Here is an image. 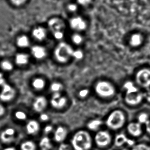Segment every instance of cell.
Returning a JSON list of instances; mask_svg holds the SVG:
<instances>
[{"instance_id": "45", "label": "cell", "mask_w": 150, "mask_h": 150, "mask_svg": "<svg viewBox=\"0 0 150 150\" xmlns=\"http://www.w3.org/2000/svg\"><path fill=\"white\" fill-rule=\"evenodd\" d=\"M145 126L146 132L150 136V120L145 124Z\"/></svg>"}, {"instance_id": "7", "label": "cell", "mask_w": 150, "mask_h": 150, "mask_svg": "<svg viewBox=\"0 0 150 150\" xmlns=\"http://www.w3.org/2000/svg\"><path fill=\"white\" fill-rule=\"evenodd\" d=\"M94 142L100 148L108 146L112 142V136L110 133L105 130L98 131L94 136Z\"/></svg>"}, {"instance_id": "32", "label": "cell", "mask_w": 150, "mask_h": 150, "mask_svg": "<svg viewBox=\"0 0 150 150\" xmlns=\"http://www.w3.org/2000/svg\"><path fill=\"white\" fill-rule=\"evenodd\" d=\"M149 120V115L145 113L140 114L137 117V122L142 125H145Z\"/></svg>"}, {"instance_id": "42", "label": "cell", "mask_w": 150, "mask_h": 150, "mask_svg": "<svg viewBox=\"0 0 150 150\" xmlns=\"http://www.w3.org/2000/svg\"><path fill=\"white\" fill-rule=\"evenodd\" d=\"M62 97L61 94L60 92L54 93L52 96V99H58Z\"/></svg>"}, {"instance_id": "10", "label": "cell", "mask_w": 150, "mask_h": 150, "mask_svg": "<svg viewBox=\"0 0 150 150\" xmlns=\"http://www.w3.org/2000/svg\"><path fill=\"white\" fill-rule=\"evenodd\" d=\"M136 143L134 139L129 138L123 133L118 134L115 138L114 144L117 147H122L125 144H127L132 148Z\"/></svg>"}, {"instance_id": "46", "label": "cell", "mask_w": 150, "mask_h": 150, "mask_svg": "<svg viewBox=\"0 0 150 150\" xmlns=\"http://www.w3.org/2000/svg\"><path fill=\"white\" fill-rule=\"evenodd\" d=\"M5 112V109L4 106L1 104H0V116L4 114Z\"/></svg>"}, {"instance_id": "20", "label": "cell", "mask_w": 150, "mask_h": 150, "mask_svg": "<svg viewBox=\"0 0 150 150\" xmlns=\"http://www.w3.org/2000/svg\"><path fill=\"white\" fill-rule=\"evenodd\" d=\"M143 38L142 34L139 33H135L132 34L129 39L130 45L134 47L139 46L142 44Z\"/></svg>"}, {"instance_id": "11", "label": "cell", "mask_w": 150, "mask_h": 150, "mask_svg": "<svg viewBox=\"0 0 150 150\" xmlns=\"http://www.w3.org/2000/svg\"><path fill=\"white\" fill-rule=\"evenodd\" d=\"M127 129L129 134L133 138H138L143 134L142 125L138 122L129 123Z\"/></svg>"}, {"instance_id": "8", "label": "cell", "mask_w": 150, "mask_h": 150, "mask_svg": "<svg viewBox=\"0 0 150 150\" xmlns=\"http://www.w3.org/2000/svg\"><path fill=\"white\" fill-rule=\"evenodd\" d=\"M48 29L52 33L54 32L64 31L66 27L65 21L59 17H53L48 19L47 23Z\"/></svg>"}, {"instance_id": "31", "label": "cell", "mask_w": 150, "mask_h": 150, "mask_svg": "<svg viewBox=\"0 0 150 150\" xmlns=\"http://www.w3.org/2000/svg\"><path fill=\"white\" fill-rule=\"evenodd\" d=\"M0 66L2 69L5 71H9L13 69V65L8 60L3 61L1 62Z\"/></svg>"}, {"instance_id": "43", "label": "cell", "mask_w": 150, "mask_h": 150, "mask_svg": "<svg viewBox=\"0 0 150 150\" xmlns=\"http://www.w3.org/2000/svg\"><path fill=\"white\" fill-rule=\"evenodd\" d=\"M5 79L2 74L0 73V86H2L5 83Z\"/></svg>"}, {"instance_id": "1", "label": "cell", "mask_w": 150, "mask_h": 150, "mask_svg": "<svg viewBox=\"0 0 150 150\" xmlns=\"http://www.w3.org/2000/svg\"><path fill=\"white\" fill-rule=\"evenodd\" d=\"M71 144L74 150H90L92 147V138L87 131L79 130L73 136Z\"/></svg>"}, {"instance_id": "35", "label": "cell", "mask_w": 150, "mask_h": 150, "mask_svg": "<svg viewBox=\"0 0 150 150\" xmlns=\"http://www.w3.org/2000/svg\"><path fill=\"white\" fill-rule=\"evenodd\" d=\"M72 57L76 59L80 60L83 57V53L80 50H74Z\"/></svg>"}, {"instance_id": "39", "label": "cell", "mask_w": 150, "mask_h": 150, "mask_svg": "<svg viewBox=\"0 0 150 150\" xmlns=\"http://www.w3.org/2000/svg\"><path fill=\"white\" fill-rule=\"evenodd\" d=\"M27 0H10L12 4L15 6H19L23 4Z\"/></svg>"}, {"instance_id": "22", "label": "cell", "mask_w": 150, "mask_h": 150, "mask_svg": "<svg viewBox=\"0 0 150 150\" xmlns=\"http://www.w3.org/2000/svg\"><path fill=\"white\" fill-rule=\"evenodd\" d=\"M15 61L16 63L19 66L26 65L29 62V56L25 53H18L16 55Z\"/></svg>"}, {"instance_id": "17", "label": "cell", "mask_w": 150, "mask_h": 150, "mask_svg": "<svg viewBox=\"0 0 150 150\" xmlns=\"http://www.w3.org/2000/svg\"><path fill=\"white\" fill-rule=\"evenodd\" d=\"M31 53L33 55L38 59H44L47 55V51L45 48L40 45H35L32 47Z\"/></svg>"}, {"instance_id": "37", "label": "cell", "mask_w": 150, "mask_h": 150, "mask_svg": "<svg viewBox=\"0 0 150 150\" xmlns=\"http://www.w3.org/2000/svg\"><path fill=\"white\" fill-rule=\"evenodd\" d=\"M58 150H72V147L69 144L62 143L59 146Z\"/></svg>"}, {"instance_id": "48", "label": "cell", "mask_w": 150, "mask_h": 150, "mask_svg": "<svg viewBox=\"0 0 150 150\" xmlns=\"http://www.w3.org/2000/svg\"><path fill=\"white\" fill-rule=\"evenodd\" d=\"M41 150H45V149H41Z\"/></svg>"}, {"instance_id": "36", "label": "cell", "mask_w": 150, "mask_h": 150, "mask_svg": "<svg viewBox=\"0 0 150 150\" xmlns=\"http://www.w3.org/2000/svg\"><path fill=\"white\" fill-rule=\"evenodd\" d=\"M52 33L54 38L58 40H61L65 36L64 31L54 32Z\"/></svg>"}, {"instance_id": "19", "label": "cell", "mask_w": 150, "mask_h": 150, "mask_svg": "<svg viewBox=\"0 0 150 150\" xmlns=\"http://www.w3.org/2000/svg\"><path fill=\"white\" fill-rule=\"evenodd\" d=\"M79 7L80 6L76 1H71L68 3L66 4L65 9L68 13L73 16L78 14V12L79 11Z\"/></svg>"}, {"instance_id": "14", "label": "cell", "mask_w": 150, "mask_h": 150, "mask_svg": "<svg viewBox=\"0 0 150 150\" xmlns=\"http://www.w3.org/2000/svg\"><path fill=\"white\" fill-rule=\"evenodd\" d=\"M47 105V100L45 97L40 96L36 98L33 104V109L37 112H41L46 108Z\"/></svg>"}, {"instance_id": "18", "label": "cell", "mask_w": 150, "mask_h": 150, "mask_svg": "<svg viewBox=\"0 0 150 150\" xmlns=\"http://www.w3.org/2000/svg\"><path fill=\"white\" fill-rule=\"evenodd\" d=\"M40 129V125L37 121H29L26 125V130L29 134L34 135L38 134Z\"/></svg>"}, {"instance_id": "47", "label": "cell", "mask_w": 150, "mask_h": 150, "mask_svg": "<svg viewBox=\"0 0 150 150\" xmlns=\"http://www.w3.org/2000/svg\"><path fill=\"white\" fill-rule=\"evenodd\" d=\"M3 150H17L15 148H13V147H7V148H5Z\"/></svg>"}, {"instance_id": "44", "label": "cell", "mask_w": 150, "mask_h": 150, "mask_svg": "<svg viewBox=\"0 0 150 150\" xmlns=\"http://www.w3.org/2000/svg\"><path fill=\"white\" fill-rule=\"evenodd\" d=\"M144 97L149 102H150V89L144 93Z\"/></svg>"}, {"instance_id": "25", "label": "cell", "mask_w": 150, "mask_h": 150, "mask_svg": "<svg viewBox=\"0 0 150 150\" xmlns=\"http://www.w3.org/2000/svg\"><path fill=\"white\" fill-rule=\"evenodd\" d=\"M39 146L42 149L50 150L52 148L51 140L47 137H45L40 140Z\"/></svg>"}, {"instance_id": "21", "label": "cell", "mask_w": 150, "mask_h": 150, "mask_svg": "<svg viewBox=\"0 0 150 150\" xmlns=\"http://www.w3.org/2000/svg\"><path fill=\"white\" fill-rule=\"evenodd\" d=\"M67 100L66 97L62 96L58 99H51V104L53 107L55 108H62L64 107L67 104Z\"/></svg>"}, {"instance_id": "6", "label": "cell", "mask_w": 150, "mask_h": 150, "mask_svg": "<svg viewBox=\"0 0 150 150\" xmlns=\"http://www.w3.org/2000/svg\"><path fill=\"white\" fill-rule=\"evenodd\" d=\"M68 23L69 27L76 32L80 33L85 30L88 26L86 19L78 14L71 16L69 19Z\"/></svg>"}, {"instance_id": "40", "label": "cell", "mask_w": 150, "mask_h": 150, "mask_svg": "<svg viewBox=\"0 0 150 150\" xmlns=\"http://www.w3.org/2000/svg\"><path fill=\"white\" fill-rule=\"evenodd\" d=\"M53 130V127L52 125H47L44 128V132L46 134H48L52 133Z\"/></svg>"}, {"instance_id": "38", "label": "cell", "mask_w": 150, "mask_h": 150, "mask_svg": "<svg viewBox=\"0 0 150 150\" xmlns=\"http://www.w3.org/2000/svg\"><path fill=\"white\" fill-rule=\"evenodd\" d=\"M89 94V91L87 89H83L80 90L79 92V95L81 98H85Z\"/></svg>"}, {"instance_id": "27", "label": "cell", "mask_w": 150, "mask_h": 150, "mask_svg": "<svg viewBox=\"0 0 150 150\" xmlns=\"http://www.w3.org/2000/svg\"><path fill=\"white\" fill-rule=\"evenodd\" d=\"M20 149L21 150H37V146L34 142L26 141L22 143Z\"/></svg>"}, {"instance_id": "34", "label": "cell", "mask_w": 150, "mask_h": 150, "mask_svg": "<svg viewBox=\"0 0 150 150\" xmlns=\"http://www.w3.org/2000/svg\"><path fill=\"white\" fill-rule=\"evenodd\" d=\"M15 116L16 119L20 120H24L27 118V115L25 113L21 111H17L15 113Z\"/></svg>"}, {"instance_id": "16", "label": "cell", "mask_w": 150, "mask_h": 150, "mask_svg": "<svg viewBox=\"0 0 150 150\" xmlns=\"http://www.w3.org/2000/svg\"><path fill=\"white\" fill-rule=\"evenodd\" d=\"M68 133L66 128L62 126H59L54 131V139L56 142L62 143L67 138Z\"/></svg>"}, {"instance_id": "41", "label": "cell", "mask_w": 150, "mask_h": 150, "mask_svg": "<svg viewBox=\"0 0 150 150\" xmlns=\"http://www.w3.org/2000/svg\"><path fill=\"white\" fill-rule=\"evenodd\" d=\"M40 119L41 120V121L43 122H46L49 120V115L46 113L41 114L40 116Z\"/></svg>"}, {"instance_id": "5", "label": "cell", "mask_w": 150, "mask_h": 150, "mask_svg": "<svg viewBox=\"0 0 150 150\" xmlns=\"http://www.w3.org/2000/svg\"><path fill=\"white\" fill-rule=\"evenodd\" d=\"M94 90L99 96L104 98L112 97L115 93V88L112 84L106 80H100L97 82Z\"/></svg>"}, {"instance_id": "23", "label": "cell", "mask_w": 150, "mask_h": 150, "mask_svg": "<svg viewBox=\"0 0 150 150\" xmlns=\"http://www.w3.org/2000/svg\"><path fill=\"white\" fill-rule=\"evenodd\" d=\"M32 84L33 87L34 89L38 91H40L45 88L46 82L44 79L38 77L33 79Z\"/></svg>"}, {"instance_id": "28", "label": "cell", "mask_w": 150, "mask_h": 150, "mask_svg": "<svg viewBox=\"0 0 150 150\" xmlns=\"http://www.w3.org/2000/svg\"><path fill=\"white\" fill-rule=\"evenodd\" d=\"M71 40L76 45H80L83 40V37L80 33L75 32L71 35Z\"/></svg>"}, {"instance_id": "12", "label": "cell", "mask_w": 150, "mask_h": 150, "mask_svg": "<svg viewBox=\"0 0 150 150\" xmlns=\"http://www.w3.org/2000/svg\"><path fill=\"white\" fill-rule=\"evenodd\" d=\"M2 86V89L0 93V99L3 101H8L12 100L16 94L15 89L6 83Z\"/></svg>"}, {"instance_id": "13", "label": "cell", "mask_w": 150, "mask_h": 150, "mask_svg": "<svg viewBox=\"0 0 150 150\" xmlns=\"http://www.w3.org/2000/svg\"><path fill=\"white\" fill-rule=\"evenodd\" d=\"M15 134L16 131L14 129L8 128L1 133L0 134V139L4 143H10L14 141Z\"/></svg>"}, {"instance_id": "30", "label": "cell", "mask_w": 150, "mask_h": 150, "mask_svg": "<svg viewBox=\"0 0 150 150\" xmlns=\"http://www.w3.org/2000/svg\"><path fill=\"white\" fill-rule=\"evenodd\" d=\"M62 89H63V85L59 82H53L50 86V90L54 93L60 92Z\"/></svg>"}, {"instance_id": "15", "label": "cell", "mask_w": 150, "mask_h": 150, "mask_svg": "<svg viewBox=\"0 0 150 150\" xmlns=\"http://www.w3.org/2000/svg\"><path fill=\"white\" fill-rule=\"evenodd\" d=\"M33 37L39 41H42L45 39L47 35V30L46 28L39 25L33 28L32 32Z\"/></svg>"}, {"instance_id": "2", "label": "cell", "mask_w": 150, "mask_h": 150, "mask_svg": "<svg viewBox=\"0 0 150 150\" xmlns=\"http://www.w3.org/2000/svg\"><path fill=\"white\" fill-rule=\"evenodd\" d=\"M124 87L127 90L125 100L127 104L135 105L141 103L144 97V94L139 91L132 82H126Z\"/></svg>"}, {"instance_id": "33", "label": "cell", "mask_w": 150, "mask_h": 150, "mask_svg": "<svg viewBox=\"0 0 150 150\" xmlns=\"http://www.w3.org/2000/svg\"><path fill=\"white\" fill-rule=\"evenodd\" d=\"M75 1L80 7L86 8L91 5L93 0H75Z\"/></svg>"}, {"instance_id": "29", "label": "cell", "mask_w": 150, "mask_h": 150, "mask_svg": "<svg viewBox=\"0 0 150 150\" xmlns=\"http://www.w3.org/2000/svg\"><path fill=\"white\" fill-rule=\"evenodd\" d=\"M131 150H150V145L146 143H138L131 148Z\"/></svg>"}, {"instance_id": "4", "label": "cell", "mask_w": 150, "mask_h": 150, "mask_svg": "<svg viewBox=\"0 0 150 150\" xmlns=\"http://www.w3.org/2000/svg\"><path fill=\"white\" fill-rule=\"evenodd\" d=\"M74 52V49L69 44L66 42H60L54 50V57L59 62L66 63L72 57Z\"/></svg>"}, {"instance_id": "26", "label": "cell", "mask_w": 150, "mask_h": 150, "mask_svg": "<svg viewBox=\"0 0 150 150\" xmlns=\"http://www.w3.org/2000/svg\"><path fill=\"white\" fill-rule=\"evenodd\" d=\"M102 124V121L100 120H94L89 122L87 123V127L92 131H96L98 129Z\"/></svg>"}, {"instance_id": "9", "label": "cell", "mask_w": 150, "mask_h": 150, "mask_svg": "<svg viewBox=\"0 0 150 150\" xmlns=\"http://www.w3.org/2000/svg\"><path fill=\"white\" fill-rule=\"evenodd\" d=\"M137 83L140 86L144 88L150 86V70L147 69H141L136 76Z\"/></svg>"}, {"instance_id": "3", "label": "cell", "mask_w": 150, "mask_h": 150, "mask_svg": "<svg viewBox=\"0 0 150 150\" xmlns=\"http://www.w3.org/2000/svg\"><path fill=\"white\" fill-rule=\"evenodd\" d=\"M126 116L122 111L115 110L108 115L106 121V124L112 130H119L123 127L126 123Z\"/></svg>"}, {"instance_id": "24", "label": "cell", "mask_w": 150, "mask_h": 150, "mask_svg": "<svg viewBox=\"0 0 150 150\" xmlns=\"http://www.w3.org/2000/svg\"><path fill=\"white\" fill-rule=\"evenodd\" d=\"M16 43L18 46L24 48L29 46L30 44V40L26 35H21L17 39Z\"/></svg>"}]
</instances>
